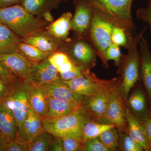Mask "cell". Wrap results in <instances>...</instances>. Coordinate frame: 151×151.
I'll use <instances>...</instances> for the list:
<instances>
[{
	"instance_id": "cell-1",
	"label": "cell",
	"mask_w": 151,
	"mask_h": 151,
	"mask_svg": "<svg viewBox=\"0 0 151 151\" xmlns=\"http://www.w3.org/2000/svg\"><path fill=\"white\" fill-rule=\"evenodd\" d=\"M147 29V27H145L139 34L133 30L125 31L129 42L128 52L127 55L123 54L117 73L122 74L120 87L122 95L127 101L131 90L140 81V57L138 45L141 36L144 34Z\"/></svg>"
},
{
	"instance_id": "cell-2",
	"label": "cell",
	"mask_w": 151,
	"mask_h": 151,
	"mask_svg": "<svg viewBox=\"0 0 151 151\" xmlns=\"http://www.w3.org/2000/svg\"><path fill=\"white\" fill-rule=\"evenodd\" d=\"M0 22L22 39L42 29L48 24L42 18L30 13L21 4L0 9Z\"/></svg>"
},
{
	"instance_id": "cell-3",
	"label": "cell",
	"mask_w": 151,
	"mask_h": 151,
	"mask_svg": "<svg viewBox=\"0 0 151 151\" xmlns=\"http://www.w3.org/2000/svg\"><path fill=\"white\" fill-rule=\"evenodd\" d=\"M92 9L107 17L125 30H136L132 14L134 0H84Z\"/></svg>"
},
{
	"instance_id": "cell-4",
	"label": "cell",
	"mask_w": 151,
	"mask_h": 151,
	"mask_svg": "<svg viewBox=\"0 0 151 151\" xmlns=\"http://www.w3.org/2000/svg\"><path fill=\"white\" fill-rule=\"evenodd\" d=\"M116 26L107 17L93 9L92 21L86 40L92 45L102 62L105 51L112 43L111 35Z\"/></svg>"
},
{
	"instance_id": "cell-5",
	"label": "cell",
	"mask_w": 151,
	"mask_h": 151,
	"mask_svg": "<svg viewBox=\"0 0 151 151\" xmlns=\"http://www.w3.org/2000/svg\"><path fill=\"white\" fill-rule=\"evenodd\" d=\"M29 87L28 79L18 77L8 95L2 99L15 119L18 128V132L29 108L28 100Z\"/></svg>"
},
{
	"instance_id": "cell-6",
	"label": "cell",
	"mask_w": 151,
	"mask_h": 151,
	"mask_svg": "<svg viewBox=\"0 0 151 151\" xmlns=\"http://www.w3.org/2000/svg\"><path fill=\"white\" fill-rule=\"evenodd\" d=\"M121 79L110 89L105 116L101 124L113 125L118 130L127 132L126 118L127 101L122 95Z\"/></svg>"
},
{
	"instance_id": "cell-7",
	"label": "cell",
	"mask_w": 151,
	"mask_h": 151,
	"mask_svg": "<svg viewBox=\"0 0 151 151\" xmlns=\"http://www.w3.org/2000/svg\"><path fill=\"white\" fill-rule=\"evenodd\" d=\"M60 50L67 55L75 65L91 70L95 66L97 54L88 41L75 37L70 38L61 47Z\"/></svg>"
},
{
	"instance_id": "cell-8",
	"label": "cell",
	"mask_w": 151,
	"mask_h": 151,
	"mask_svg": "<svg viewBox=\"0 0 151 151\" xmlns=\"http://www.w3.org/2000/svg\"><path fill=\"white\" fill-rule=\"evenodd\" d=\"M91 118L82 108L72 113L55 119H42L45 130L52 134L61 137L66 134L81 129L84 122Z\"/></svg>"
},
{
	"instance_id": "cell-9",
	"label": "cell",
	"mask_w": 151,
	"mask_h": 151,
	"mask_svg": "<svg viewBox=\"0 0 151 151\" xmlns=\"http://www.w3.org/2000/svg\"><path fill=\"white\" fill-rule=\"evenodd\" d=\"M117 78L118 77L109 80L101 79L89 71L72 80L63 82L76 94L84 97L96 94L113 84Z\"/></svg>"
},
{
	"instance_id": "cell-10",
	"label": "cell",
	"mask_w": 151,
	"mask_h": 151,
	"mask_svg": "<svg viewBox=\"0 0 151 151\" xmlns=\"http://www.w3.org/2000/svg\"><path fill=\"white\" fill-rule=\"evenodd\" d=\"M119 74L117 80L111 85L103 88L96 94L83 97L81 107L92 120L100 123L103 120L107 108L109 91L122 78L121 73Z\"/></svg>"
},
{
	"instance_id": "cell-11",
	"label": "cell",
	"mask_w": 151,
	"mask_h": 151,
	"mask_svg": "<svg viewBox=\"0 0 151 151\" xmlns=\"http://www.w3.org/2000/svg\"><path fill=\"white\" fill-rule=\"evenodd\" d=\"M75 12L70 21L74 36L86 39L93 16V9L84 0H73Z\"/></svg>"
},
{
	"instance_id": "cell-12",
	"label": "cell",
	"mask_w": 151,
	"mask_h": 151,
	"mask_svg": "<svg viewBox=\"0 0 151 151\" xmlns=\"http://www.w3.org/2000/svg\"><path fill=\"white\" fill-rule=\"evenodd\" d=\"M128 97L127 107L132 116L142 123L151 119V108L144 87L143 88L138 82Z\"/></svg>"
},
{
	"instance_id": "cell-13",
	"label": "cell",
	"mask_w": 151,
	"mask_h": 151,
	"mask_svg": "<svg viewBox=\"0 0 151 151\" xmlns=\"http://www.w3.org/2000/svg\"><path fill=\"white\" fill-rule=\"evenodd\" d=\"M35 63L19 52L0 55V64L18 78L28 79Z\"/></svg>"
},
{
	"instance_id": "cell-14",
	"label": "cell",
	"mask_w": 151,
	"mask_h": 151,
	"mask_svg": "<svg viewBox=\"0 0 151 151\" xmlns=\"http://www.w3.org/2000/svg\"><path fill=\"white\" fill-rule=\"evenodd\" d=\"M28 79L41 86L63 81L57 68L50 62L48 58L40 62L35 63Z\"/></svg>"
},
{
	"instance_id": "cell-15",
	"label": "cell",
	"mask_w": 151,
	"mask_h": 151,
	"mask_svg": "<svg viewBox=\"0 0 151 151\" xmlns=\"http://www.w3.org/2000/svg\"><path fill=\"white\" fill-rule=\"evenodd\" d=\"M139 45L140 81H142L151 108V53L147 41L141 36L139 41Z\"/></svg>"
},
{
	"instance_id": "cell-16",
	"label": "cell",
	"mask_w": 151,
	"mask_h": 151,
	"mask_svg": "<svg viewBox=\"0 0 151 151\" xmlns=\"http://www.w3.org/2000/svg\"><path fill=\"white\" fill-rule=\"evenodd\" d=\"M45 27L22 38V41L49 53H52L58 51L64 42L52 35Z\"/></svg>"
},
{
	"instance_id": "cell-17",
	"label": "cell",
	"mask_w": 151,
	"mask_h": 151,
	"mask_svg": "<svg viewBox=\"0 0 151 151\" xmlns=\"http://www.w3.org/2000/svg\"><path fill=\"white\" fill-rule=\"evenodd\" d=\"M44 131L42 118L29 108L18 132L17 139L29 142L37 135Z\"/></svg>"
},
{
	"instance_id": "cell-18",
	"label": "cell",
	"mask_w": 151,
	"mask_h": 151,
	"mask_svg": "<svg viewBox=\"0 0 151 151\" xmlns=\"http://www.w3.org/2000/svg\"><path fill=\"white\" fill-rule=\"evenodd\" d=\"M28 100L30 109L45 119L46 116L47 95L43 87L29 81Z\"/></svg>"
},
{
	"instance_id": "cell-19",
	"label": "cell",
	"mask_w": 151,
	"mask_h": 151,
	"mask_svg": "<svg viewBox=\"0 0 151 151\" xmlns=\"http://www.w3.org/2000/svg\"><path fill=\"white\" fill-rule=\"evenodd\" d=\"M81 107V104L47 96V108L45 118H59L72 113Z\"/></svg>"
},
{
	"instance_id": "cell-20",
	"label": "cell",
	"mask_w": 151,
	"mask_h": 151,
	"mask_svg": "<svg viewBox=\"0 0 151 151\" xmlns=\"http://www.w3.org/2000/svg\"><path fill=\"white\" fill-rule=\"evenodd\" d=\"M0 134L9 139H17L18 128L15 119L0 99Z\"/></svg>"
},
{
	"instance_id": "cell-21",
	"label": "cell",
	"mask_w": 151,
	"mask_h": 151,
	"mask_svg": "<svg viewBox=\"0 0 151 151\" xmlns=\"http://www.w3.org/2000/svg\"><path fill=\"white\" fill-rule=\"evenodd\" d=\"M127 132L132 138L138 145L141 146L144 151H151L145 131L142 125L134 117L127 108L126 113Z\"/></svg>"
},
{
	"instance_id": "cell-22",
	"label": "cell",
	"mask_w": 151,
	"mask_h": 151,
	"mask_svg": "<svg viewBox=\"0 0 151 151\" xmlns=\"http://www.w3.org/2000/svg\"><path fill=\"white\" fill-rule=\"evenodd\" d=\"M41 86L44 89L47 96L81 105L83 96L73 92L64 83L63 81L58 83L45 84Z\"/></svg>"
},
{
	"instance_id": "cell-23",
	"label": "cell",
	"mask_w": 151,
	"mask_h": 151,
	"mask_svg": "<svg viewBox=\"0 0 151 151\" xmlns=\"http://www.w3.org/2000/svg\"><path fill=\"white\" fill-rule=\"evenodd\" d=\"M72 17L70 12L64 13L56 20L47 25L45 29L52 35L65 42L69 38L68 35Z\"/></svg>"
},
{
	"instance_id": "cell-24",
	"label": "cell",
	"mask_w": 151,
	"mask_h": 151,
	"mask_svg": "<svg viewBox=\"0 0 151 151\" xmlns=\"http://www.w3.org/2000/svg\"><path fill=\"white\" fill-rule=\"evenodd\" d=\"M22 38L9 28L0 22V55L19 52Z\"/></svg>"
},
{
	"instance_id": "cell-25",
	"label": "cell",
	"mask_w": 151,
	"mask_h": 151,
	"mask_svg": "<svg viewBox=\"0 0 151 151\" xmlns=\"http://www.w3.org/2000/svg\"><path fill=\"white\" fill-rule=\"evenodd\" d=\"M60 3L59 0H22L21 5L30 13L42 18L46 12L56 9Z\"/></svg>"
},
{
	"instance_id": "cell-26",
	"label": "cell",
	"mask_w": 151,
	"mask_h": 151,
	"mask_svg": "<svg viewBox=\"0 0 151 151\" xmlns=\"http://www.w3.org/2000/svg\"><path fill=\"white\" fill-rule=\"evenodd\" d=\"M113 127V125L101 124L90 118L83 124L81 132L84 139H90L98 137L104 131Z\"/></svg>"
},
{
	"instance_id": "cell-27",
	"label": "cell",
	"mask_w": 151,
	"mask_h": 151,
	"mask_svg": "<svg viewBox=\"0 0 151 151\" xmlns=\"http://www.w3.org/2000/svg\"><path fill=\"white\" fill-rule=\"evenodd\" d=\"M19 52L30 61L39 63L47 59L52 53L45 52L37 47L25 42H21L19 46Z\"/></svg>"
},
{
	"instance_id": "cell-28",
	"label": "cell",
	"mask_w": 151,
	"mask_h": 151,
	"mask_svg": "<svg viewBox=\"0 0 151 151\" xmlns=\"http://www.w3.org/2000/svg\"><path fill=\"white\" fill-rule=\"evenodd\" d=\"M61 137L64 151H81L84 140L81 129L68 132Z\"/></svg>"
},
{
	"instance_id": "cell-29",
	"label": "cell",
	"mask_w": 151,
	"mask_h": 151,
	"mask_svg": "<svg viewBox=\"0 0 151 151\" xmlns=\"http://www.w3.org/2000/svg\"><path fill=\"white\" fill-rule=\"evenodd\" d=\"M52 136L45 131L38 134L29 142L28 151H48Z\"/></svg>"
},
{
	"instance_id": "cell-30",
	"label": "cell",
	"mask_w": 151,
	"mask_h": 151,
	"mask_svg": "<svg viewBox=\"0 0 151 151\" xmlns=\"http://www.w3.org/2000/svg\"><path fill=\"white\" fill-rule=\"evenodd\" d=\"M98 138L110 151L117 150L119 147V133L115 127L104 131Z\"/></svg>"
},
{
	"instance_id": "cell-31",
	"label": "cell",
	"mask_w": 151,
	"mask_h": 151,
	"mask_svg": "<svg viewBox=\"0 0 151 151\" xmlns=\"http://www.w3.org/2000/svg\"><path fill=\"white\" fill-rule=\"evenodd\" d=\"M123 55L120 46L112 43L105 52L103 65L105 67L108 68V61L113 60L114 61L115 65L119 68L122 62Z\"/></svg>"
},
{
	"instance_id": "cell-32",
	"label": "cell",
	"mask_w": 151,
	"mask_h": 151,
	"mask_svg": "<svg viewBox=\"0 0 151 151\" xmlns=\"http://www.w3.org/2000/svg\"><path fill=\"white\" fill-rule=\"evenodd\" d=\"M119 134V145L122 151H143V148L130 137L127 132L118 130Z\"/></svg>"
},
{
	"instance_id": "cell-33",
	"label": "cell",
	"mask_w": 151,
	"mask_h": 151,
	"mask_svg": "<svg viewBox=\"0 0 151 151\" xmlns=\"http://www.w3.org/2000/svg\"><path fill=\"white\" fill-rule=\"evenodd\" d=\"M111 40L112 43L128 49L129 42L124 28L117 26L114 27L111 35Z\"/></svg>"
},
{
	"instance_id": "cell-34",
	"label": "cell",
	"mask_w": 151,
	"mask_h": 151,
	"mask_svg": "<svg viewBox=\"0 0 151 151\" xmlns=\"http://www.w3.org/2000/svg\"><path fill=\"white\" fill-rule=\"evenodd\" d=\"M81 151H110L103 144L98 137L84 139L82 144Z\"/></svg>"
},
{
	"instance_id": "cell-35",
	"label": "cell",
	"mask_w": 151,
	"mask_h": 151,
	"mask_svg": "<svg viewBox=\"0 0 151 151\" xmlns=\"http://www.w3.org/2000/svg\"><path fill=\"white\" fill-rule=\"evenodd\" d=\"M28 142L18 139H7L3 146L4 151H28Z\"/></svg>"
},
{
	"instance_id": "cell-36",
	"label": "cell",
	"mask_w": 151,
	"mask_h": 151,
	"mask_svg": "<svg viewBox=\"0 0 151 151\" xmlns=\"http://www.w3.org/2000/svg\"><path fill=\"white\" fill-rule=\"evenodd\" d=\"M89 71L90 70H87L81 66L74 65L70 70L59 74L63 81H68L83 75Z\"/></svg>"
},
{
	"instance_id": "cell-37",
	"label": "cell",
	"mask_w": 151,
	"mask_h": 151,
	"mask_svg": "<svg viewBox=\"0 0 151 151\" xmlns=\"http://www.w3.org/2000/svg\"><path fill=\"white\" fill-rule=\"evenodd\" d=\"M48 59L56 68L70 60L67 55L60 50L52 53L49 57Z\"/></svg>"
},
{
	"instance_id": "cell-38",
	"label": "cell",
	"mask_w": 151,
	"mask_h": 151,
	"mask_svg": "<svg viewBox=\"0 0 151 151\" xmlns=\"http://www.w3.org/2000/svg\"><path fill=\"white\" fill-rule=\"evenodd\" d=\"M137 17L150 26L151 36V0H149L146 7L141 8L137 12Z\"/></svg>"
},
{
	"instance_id": "cell-39",
	"label": "cell",
	"mask_w": 151,
	"mask_h": 151,
	"mask_svg": "<svg viewBox=\"0 0 151 151\" xmlns=\"http://www.w3.org/2000/svg\"><path fill=\"white\" fill-rule=\"evenodd\" d=\"M17 78L12 81L0 79V99H4L8 95Z\"/></svg>"
},
{
	"instance_id": "cell-40",
	"label": "cell",
	"mask_w": 151,
	"mask_h": 151,
	"mask_svg": "<svg viewBox=\"0 0 151 151\" xmlns=\"http://www.w3.org/2000/svg\"><path fill=\"white\" fill-rule=\"evenodd\" d=\"M48 151H64L62 138L53 135Z\"/></svg>"
},
{
	"instance_id": "cell-41",
	"label": "cell",
	"mask_w": 151,
	"mask_h": 151,
	"mask_svg": "<svg viewBox=\"0 0 151 151\" xmlns=\"http://www.w3.org/2000/svg\"><path fill=\"white\" fill-rule=\"evenodd\" d=\"M16 76L12 74L4 67L0 64V79L6 81H12L15 79Z\"/></svg>"
},
{
	"instance_id": "cell-42",
	"label": "cell",
	"mask_w": 151,
	"mask_h": 151,
	"mask_svg": "<svg viewBox=\"0 0 151 151\" xmlns=\"http://www.w3.org/2000/svg\"><path fill=\"white\" fill-rule=\"evenodd\" d=\"M141 124L145 131L149 144L151 147V119L142 122Z\"/></svg>"
},
{
	"instance_id": "cell-43",
	"label": "cell",
	"mask_w": 151,
	"mask_h": 151,
	"mask_svg": "<svg viewBox=\"0 0 151 151\" xmlns=\"http://www.w3.org/2000/svg\"><path fill=\"white\" fill-rule=\"evenodd\" d=\"M22 0H0V9L21 4Z\"/></svg>"
},
{
	"instance_id": "cell-44",
	"label": "cell",
	"mask_w": 151,
	"mask_h": 151,
	"mask_svg": "<svg viewBox=\"0 0 151 151\" xmlns=\"http://www.w3.org/2000/svg\"><path fill=\"white\" fill-rule=\"evenodd\" d=\"M75 64L70 60L65 63L64 64H62L59 67L57 68V70L59 73L63 72H66L70 70L73 67Z\"/></svg>"
},
{
	"instance_id": "cell-45",
	"label": "cell",
	"mask_w": 151,
	"mask_h": 151,
	"mask_svg": "<svg viewBox=\"0 0 151 151\" xmlns=\"http://www.w3.org/2000/svg\"><path fill=\"white\" fill-rule=\"evenodd\" d=\"M1 134H0V151L3 150L2 144L1 140Z\"/></svg>"
},
{
	"instance_id": "cell-46",
	"label": "cell",
	"mask_w": 151,
	"mask_h": 151,
	"mask_svg": "<svg viewBox=\"0 0 151 151\" xmlns=\"http://www.w3.org/2000/svg\"><path fill=\"white\" fill-rule=\"evenodd\" d=\"M68 0H59L60 2H66Z\"/></svg>"
},
{
	"instance_id": "cell-47",
	"label": "cell",
	"mask_w": 151,
	"mask_h": 151,
	"mask_svg": "<svg viewBox=\"0 0 151 151\" xmlns=\"http://www.w3.org/2000/svg\"></svg>"
}]
</instances>
